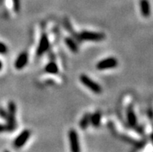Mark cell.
<instances>
[{"mask_svg": "<svg viewBox=\"0 0 153 152\" xmlns=\"http://www.w3.org/2000/svg\"><path fill=\"white\" fill-rule=\"evenodd\" d=\"M117 66H118V61L117 60V58L114 57H109L100 61L97 64L96 67L99 71H103V70L115 68Z\"/></svg>", "mask_w": 153, "mask_h": 152, "instance_id": "obj_4", "label": "cell"}, {"mask_svg": "<svg viewBox=\"0 0 153 152\" xmlns=\"http://www.w3.org/2000/svg\"><path fill=\"white\" fill-rule=\"evenodd\" d=\"M140 12L144 18H149L152 14V8L149 0H140Z\"/></svg>", "mask_w": 153, "mask_h": 152, "instance_id": "obj_10", "label": "cell"}, {"mask_svg": "<svg viewBox=\"0 0 153 152\" xmlns=\"http://www.w3.org/2000/svg\"><path fill=\"white\" fill-rule=\"evenodd\" d=\"M28 60L29 57L27 52H22L21 54H19L14 63V67L16 69L21 70L23 67H25L28 63Z\"/></svg>", "mask_w": 153, "mask_h": 152, "instance_id": "obj_9", "label": "cell"}, {"mask_svg": "<svg viewBox=\"0 0 153 152\" xmlns=\"http://www.w3.org/2000/svg\"><path fill=\"white\" fill-rule=\"evenodd\" d=\"M79 81L84 86L86 87L87 89H89L95 94H100L103 92V89H102L101 85L85 74H82L80 75Z\"/></svg>", "mask_w": 153, "mask_h": 152, "instance_id": "obj_2", "label": "cell"}, {"mask_svg": "<svg viewBox=\"0 0 153 152\" xmlns=\"http://www.w3.org/2000/svg\"><path fill=\"white\" fill-rule=\"evenodd\" d=\"M16 105L13 101H10L7 106V118H6V126L7 132L14 131L16 128Z\"/></svg>", "mask_w": 153, "mask_h": 152, "instance_id": "obj_1", "label": "cell"}, {"mask_svg": "<svg viewBox=\"0 0 153 152\" xmlns=\"http://www.w3.org/2000/svg\"><path fill=\"white\" fill-rule=\"evenodd\" d=\"M3 132H7V126L6 124H2L0 123V133Z\"/></svg>", "mask_w": 153, "mask_h": 152, "instance_id": "obj_18", "label": "cell"}, {"mask_svg": "<svg viewBox=\"0 0 153 152\" xmlns=\"http://www.w3.org/2000/svg\"><path fill=\"white\" fill-rule=\"evenodd\" d=\"M90 117H91V113H86L83 115V116L81 118L79 121V127L80 129L86 130L88 128V127L90 124Z\"/></svg>", "mask_w": 153, "mask_h": 152, "instance_id": "obj_14", "label": "cell"}, {"mask_svg": "<svg viewBox=\"0 0 153 152\" xmlns=\"http://www.w3.org/2000/svg\"><path fill=\"white\" fill-rule=\"evenodd\" d=\"M31 132L30 130H24L18 135L13 141V146L16 148H21L25 145L30 137Z\"/></svg>", "mask_w": 153, "mask_h": 152, "instance_id": "obj_6", "label": "cell"}, {"mask_svg": "<svg viewBox=\"0 0 153 152\" xmlns=\"http://www.w3.org/2000/svg\"><path fill=\"white\" fill-rule=\"evenodd\" d=\"M13 10L16 13L20 11V0H13Z\"/></svg>", "mask_w": 153, "mask_h": 152, "instance_id": "obj_16", "label": "cell"}, {"mask_svg": "<svg viewBox=\"0 0 153 152\" xmlns=\"http://www.w3.org/2000/svg\"><path fill=\"white\" fill-rule=\"evenodd\" d=\"M101 118H102L101 112L99 111V110H97L94 113L91 114L90 124H92L95 128H98L101 124Z\"/></svg>", "mask_w": 153, "mask_h": 152, "instance_id": "obj_11", "label": "cell"}, {"mask_svg": "<svg viewBox=\"0 0 153 152\" xmlns=\"http://www.w3.org/2000/svg\"><path fill=\"white\" fill-rule=\"evenodd\" d=\"M49 47H50V42H49L48 37L47 36L46 33H43L40 39V41H39L38 47H37V55H43L47 50H48Z\"/></svg>", "mask_w": 153, "mask_h": 152, "instance_id": "obj_7", "label": "cell"}, {"mask_svg": "<svg viewBox=\"0 0 153 152\" xmlns=\"http://www.w3.org/2000/svg\"><path fill=\"white\" fill-rule=\"evenodd\" d=\"M65 43L66 46L68 47L71 51L73 53H77L79 50V47H78L77 42H76L73 38L69 37H67L65 38Z\"/></svg>", "mask_w": 153, "mask_h": 152, "instance_id": "obj_12", "label": "cell"}, {"mask_svg": "<svg viewBox=\"0 0 153 152\" xmlns=\"http://www.w3.org/2000/svg\"><path fill=\"white\" fill-rule=\"evenodd\" d=\"M0 117L5 119V120L7 118V110L6 109H4L3 107H2V106H0Z\"/></svg>", "mask_w": 153, "mask_h": 152, "instance_id": "obj_17", "label": "cell"}, {"mask_svg": "<svg viewBox=\"0 0 153 152\" xmlns=\"http://www.w3.org/2000/svg\"><path fill=\"white\" fill-rule=\"evenodd\" d=\"M127 121L129 127L131 128H135L138 127V118L134 112V107L132 105H130L127 109Z\"/></svg>", "mask_w": 153, "mask_h": 152, "instance_id": "obj_8", "label": "cell"}, {"mask_svg": "<svg viewBox=\"0 0 153 152\" xmlns=\"http://www.w3.org/2000/svg\"><path fill=\"white\" fill-rule=\"evenodd\" d=\"M2 67H3V64H2V62L0 60V71L2 69Z\"/></svg>", "mask_w": 153, "mask_h": 152, "instance_id": "obj_19", "label": "cell"}, {"mask_svg": "<svg viewBox=\"0 0 153 152\" xmlns=\"http://www.w3.org/2000/svg\"><path fill=\"white\" fill-rule=\"evenodd\" d=\"M68 140H69L70 149L72 152H79L80 151V145H79V139L77 131L74 129L69 130L68 133Z\"/></svg>", "mask_w": 153, "mask_h": 152, "instance_id": "obj_5", "label": "cell"}, {"mask_svg": "<svg viewBox=\"0 0 153 152\" xmlns=\"http://www.w3.org/2000/svg\"><path fill=\"white\" fill-rule=\"evenodd\" d=\"M80 40L91 42H100L106 38V35L103 33L93 32V31L83 30L79 33Z\"/></svg>", "mask_w": 153, "mask_h": 152, "instance_id": "obj_3", "label": "cell"}, {"mask_svg": "<svg viewBox=\"0 0 153 152\" xmlns=\"http://www.w3.org/2000/svg\"><path fill=\"white\" fill-rule=\"evenodd\" d=\"M8 47L6 46L4 43L0 42V54H2V55H5L8 53Z\"/></svg>", "mask_w": 153, "mask_h": 152, "instance_id": "obj_15", "label": "cell"}, {"mask_svg": "<svg viewBox=\"0 0 153 152\" xmlns=\"http://www.w3.org/2000/svg\"><path fill=\"white\" fill-rule=\"evenodd\" d=\"M45 71L46 73L51 74V75H57L58 74L59 68L55 62H51L47 64L45 67Z\"/></svg>", "mask_w": 153, "mask_h": 152, "instance_id": "obj_13", "label": "cell"}]
</instances>
